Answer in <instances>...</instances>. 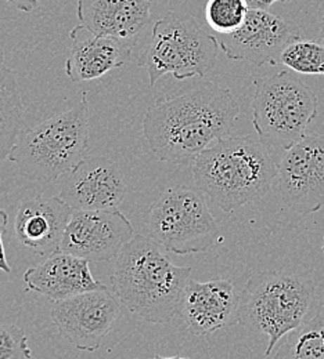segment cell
<instances>
[{"label": "cell", "mask_w": 324, "mask_h": 359, "mask_svg": "<svg viewBox=\"0 0 324 359\" xmlns=\"http://www.w3.org/2000/svg\"><path fill=\"white\" fill-rule=\"evenodd\" d=\"M24 283L30 290L45 296L50 302L105 287L94 279L88 260L63 250L48 255L41 264L27 269Z\"/></svg>", "instance_id": "obj_17"}, {"label": "cell", "mask_w": 324, "mask_h": 359, "mask_svg": "<svg viewBox=\"0 0 324 359\" xmlns=\"http://www.w3.org/2000/svg\"><path fill=\"white\" fill-rule=\"evenodd\" d=\"M316 282L284 271L254 273L240 293V325L269 337L265 357L280 340L312 316Z\"/></svg>", "instance_id": "obj_4"}, {"label": "cell", "mask_w": 324, "mask_h": 359, "mask_svg": "<svg viewBox=\"0 0 324 359\" xmlns=\"http://www.w3.org/2000/svg\"><path fill=\"white\" fill-rule=\"evenodd\" d=\"M151 1H154V0H151Z\"/></svg>", "instance_id": "obj_29"}, {"label": "cell", "mask_w": 324, "mask_h": 359, "mask_svg": "<svg viewBox=\"0 0 324 359\" xmlns=\"http://www.w3.org/2000/svg\"><path fill=\"white\" fill-rule=\"evenodd\" d=\"M7 222H8L7 213L0 209V271H3L4 273L11 272V267L8 264L6 250H4V245H3V235L6 233V229H7Z\"/></svg>", "instance_id": "obj_24"}, {"label": "cell", "mask_w": 324, "mask_h": 359, "mask_svg": "<svg viewBox=\"0 0 324 359\" xmlns=\"http://www.w3.org/2000/svg\"><path fill=\"white\" fill-rule=\"evenodd\" d=\"M278 62L298 74L324 75V43L298 36L283 48Z\"/></svg>", "instance_id": "obj_21"}, {"label": "cell", "mask_w": 324, "mask_h": 359, "mask_svg": "<svg viewBox=\"0 0 324 359\" xmlns=\"http://www.w3.org/2000/svg\"><path fill=\"white\" fill-rule=\"evenodd\" d=\"M89 147V107L86 93L71 109L37 126H25L8 159L32 181L53 182L70 173Z\"/></svg>", "instance_id": "obj_5"}, {"label": "cell", "mask_w": 324, "mask_h": 359, "mask_svg": "<svg viewBox=\"0 0 324 359\" xmlns=\"http://www.w3.org/2000/svg\"><path fill=\"white\" fill-rule=\"evenodd\" d=\"M191 269L174 264L150 236L132 238L117 256L111 287L131 313L164 325L179 315Z\"/></svg>", "instance_id": "obj_2"}, {"label": "cell", "mask_w": 324, "mask_h": 359, "mask_svg": "<svg viewBox=\"0 0 324 359\" xmlns=\"http://www.w3.org/2000/svg\"><path fill=\"white\" fill-rule=\"evenodd\" d=\"M240 293L232 279L200 282L190 279L186 286L179 318L194 336H207L223 327L240 325Z\"/></svg>", "instance_id": "obj_13"}, {"label": "cell", "mask_w": 324, "mask_h": 359, "mask_svg": "<svg viewBox=\"0 0 324 359\" xmlns=\"http://www.w3.org/2000/svg\"><path fill=\"white\" fill-rule=\"evenodd\" d=\"M283 203L306 216L324 206V135H305L288 148L278 165Z\"/></svg>", "instance_id": "obj_10"}, {"label": "cell", "mask_w": 324, "mask_h": 359, "mask_svg": "<svg viewBox=\"0 0 324 359\" xmlns=\"http://www.w3.org/2000/svg\"><path fill=\"white\" fill-rule=\"evenodd\" d=\"M219 50V41L207 34L193 15L169 11L154 24L139 65L147 69L150 86L169 74L178 81L204 78L216 67Z\"/></svg>", "instance_id": "obj_6"}, {"label": "cell", "mask_w": 324, "mask_h": 359, "mask_svg": "<svg viewBox=\"0 0 324 359\" xmlns=\"http://www.w3.org/2000/svg\"><path fill=\"white\" fill-rule=\"evenodd\" d=\"M295 38L298 35L278 15L250 8L244 24L232 34L222 35L219 46L228 58L261 67L278 61L283 48Z\"/></svg>", "instance_id": "obj_14"}, {"label": "cell", "mask_w": 324, "mask_h": 359, "mask_svg": "<svg viewBox=\"0 0 324 359\" xmlns=\"http://www.w3.org/2000/svg\"><path fill=\"white\" fill-rule=\"evenodd\" d=\"M25 128L22 95L13 69L0 67V163L8 158Z\"/></svg>", "instance_id": "obj_19"}, {"label": "cell", "mask_w": 324, "mask_h": 359, "mask_svg": "<svg viewBox=\"0 0 324 359\" xmlns=\"http://www.w3.org/2000/svg\"><path fill=\"white\" fill-rule=\"evenodd\" d=\"M134 238V225L118 209L72 210L60 250L89 263L107 262L119 255Z\"/></svg>", "instance_id": "obj_11"}, {"label": "cell", "mask_w": 324, "mask_h": 359, "mask_svg": "<svg viewBox=\"0 0 324 359\" xmlns=\"http://www.w3.org/2000/svg\"><path fill=\"white\" fill-rule=\"evenodd\" d=\"M248 11L247 0H208L205 17L215 32L228 35L244 24Z\"/></svg>", "instance_id": "obj_22"}, {"label": "cell", "mask_w": 324, "mask_h": 359, "mask_svg": "<svg viewBox=\"0 0 324 359\" xmlns=\"http://www.w3.org/2000/svg\"><path fill=\"white\" fill-rule=\"evenodd\" d=\"M323 250H324V246H323Z\"/></svg>", "instance_id": "obj_30"}, {"label": "cell", "mask_w": 324, "mask_h": 359, "mask_svg": "<svg viewBox=\"0 0 324 359\" xmlns=\"http://www.w3.org/2000/svg\"><path fill=\"white\" fill-rule=\"evenodd\" d=\"M81 24L100 36L132 42L151 18V0H78Z\"/></svg>", "instance_id": "obj_18"}, {"label": "cell", "mask_w": 324, "mask_h": 359, "mask_svg": "<svg viewBox=\"0 0 324 359\" xmlns=\"http://www.w3.org/2000/svg\"><path fill=\"white\" fill-rule=\"evenodd\" d=\"M3 62H4V53H3V50L0 48V67H1V65H4Z\"/></svg>", "instance_id": "obj_28"}, {"label": "cell", "mask_w": 324, "mask_h": 359, "mask_svg": "<svg viewBox=\"0 0 324 359\" xmlns=\"http://www.w3.org/2000/svg\"><path fill=\"white\" fill-rule=\"evenodd\" d=\"M319 100L297 76L280 72L255 81L252 125L266 148L288 149L316 118Z\"/></svg>", "instance_id": "obj_7"}, {"label": "cell", "mask_w": 324, "mask_h": 359, "mask_svg": "<svg viewBox=\"0 0 324 359\" xmlns=\"http://www.w3.org/2000/svg\"><path fill=\"white\" fill-rule=\"evenodd\" d=\"M28 337L18 326L0 325V359H31Z\"/></svg>", "instance_id": "obj_23"}, {"label": "cell", "mask_w": 324, "mask_h": 359, "mask_svg": "<svg viewBox=\"0 0 324 359\" xmlns=\"http://www.w3.org/2000/svg\"><path fill=\"white\" fill-rule=\"evenodd\" d=\"M195 187L223 212L266 195L278 181V165L268 148L251 137H225L191 163Z\"/></svg>", "instance_id": "obj_3"}, {"label": "cell", "mask_w": 324, "mask_h": 359, "mask_svg": "<svg viewBox=\"0 0 324 359\" xmlns=\"http://www.w3.org/2000/svg\"><path fill=\"white\" fill-rule=\"evenodd\" d=\"M71 47L65 61V74L74 82L94 81L112 69L122 68L132 53V42L112 36H100L81 24L70 32Z\"/></svg>", "instance_id": "obj_16"}, {"label": "cell", "mask_w": 324, "mask_h": 359, "mask_svg": "<svg viewBox=\"0 0 324 359\" xmlns=\"http://www.w3.org/2000/svg\"><path fill=\"white\" fill-rule=\"evenodd\" d=\"M121 300L107 286L53 302L50 316L58 334L79 351L94 353L114 326Z\"/></svg>", "instance_id": "obj_9"}, {"label": "cell", "mask_w": 324, "mask_h": 359, "mask_svg": "<svg viewBox=\"0 0 324 359\" xmlns=\"http://www.w3.org/2000/svg\"><path fill=\"white\" fill-rule=\"evenodd\" d=\"M320 39H322V43H324V14L320 20Z\"/></svg>", "instance_id": "obj_27"}, {"label": "cell", "mask_w": 324, "mask_h": 359, "mask_svg": "<svg viewBox=\"0 0 324 359\" xmlns=\"http://www.w3.org/2000/svg\"><path fill=\"white\" fill-rule=\"evenodd\" d=\"M283 3L290 0H247L250 8H258V10H269L275 3Z\"/></svg>", "instance_id": "obj_26"}, {"label": "cell", "mask_w": 324, "mask_h": 359, "mask_svg": "<svg viewBox=\"0 0 324 359\" xmlns=\"http://www.w3.org/2000/svg\"><path fill=\"white\" fill-rule=\"evenodd\" d=\"M125 195L118 165L105 156H89L64 176L58 196L72 210H105L118 209Z\"/></svg>", "instance_id": "obj_12"}, {"label": "cell", "mask_w": 324, "mask_h": 359, "mask_svg": "<svg viewBox=\"0 0 324 359\" xmlns=\"http://www.w3.org/2000/svg\"><path fill=\"white\" fill-rule=\"evenodd\" d=\"M72 209L60 198H27L20 202L14 232L17 241L39 256L60 250Z\"/></svg>", "instance_id": "obj_15"}, {"label": "cell", "mask_w": 324, "mask_h": 359, "mask_svg": "<svg viewBox=\"0 0 324 359\" xmlns=\"http://www.w3.org/2000/svg\"><path fill=\"white\" fill-rule=\"evenodd\" d=\"M238 115L231 90L214 82L195 83L150 105L143 135L157 159L187 166L209 145L232 135Z\"/></svg>", "instance_id": "obj_1"}, {"label": "cell", "mask_w": 324, "mask_h": 359, "mask_svg": "<svg viewBox=\"0 0 324 359\" xmlns=\"http://www.w3.org/2000/svg\"><path fill=\"white\" fill-rule=\"evenodd\" d=\"M278 357L294 359H324V314L319 310L285 336Z\"/></svg>", "instance_id": "obj_20"}, {"label": "cell", "mask_w": 324, "mask_h": 359, "mask_svg": "<svg viewBox=\"0 0 324 359\" xmlns=\"http://www.w3.org/2000/svg\"><path fill=\"white\" fill-rule=\"evenodd\" d=\"M7 1L14 4L21 11L31 13V11H34L39 6L41 0H7Z\"/></svg>", "instance_id": "obj_25"}, {"label": "cell", "mask_w": 324, "mask_h": 359, "mask_svg": "<svg viewBox=\"0 0 324 359\" xmlns=\"http://www.w3.org/2000/svg\"><path fill=\"white\" fill-rule=\"evenodd\" d=\"M147 228L154 242L175 255L204 253L221 238L204 195L183 187L165 191L153 203Z\"/></svg>", "instance_id": "obj_8"}]
</instances>
